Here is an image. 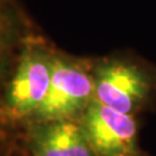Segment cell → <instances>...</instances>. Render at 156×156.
<instances>
[{
    "instance_id": "1",
    "label": "cell",
    "mask_w": 156,
    "mask_h": 156,
    "mask_svg": "<svg viewBox=\"0 0 156 156\" xmlns=\"http://www.w3.org/2000/svg\"><path fill=\"white\" fill-rule=\"evenodd\" d=\"M53 53L38 42H28L6 82L0 98V122L30 124L50 87Z\"/></svg>"
},
{
    "instance_id": "2",
    "label": "cell",
    "mask_w": 156,
    "mask_h": 156,
    "mask_svg": "<svg viewBox=\"0 0 156 156\" xmlns=\"http://www.w3.org/2000/svg\"><path fill=\"white\" fill-rule=\"evenodd\" d=\"M94 98V73L80 62L53 55L50 87L29 125L52 120H80Z\"/></svg>"
},
{
    "instance_id": "3",
    "label": "cell",
    "mask_w": 156,
    "mask_h": 156,
    "mask_svg": "<svg viewBox=\"0 0 156 156\" xmlns=\"http://www.w3.org/2000/svg\"><path fill=\"white\" fill-rule=\"evenodd\" d=\"M95 100L125 115L134 116L149 96L151 79L141 68L123 60H108L94 71Z\"/></svg>"
},
{
    "instance_id": "4",
    "label": "cell",
    "mask_w": 156,
    "mask_h": 156,
    "mask_svg": "<svg viewBox=\"0 0 156 156\" xmlns=\"http://www.w3.org/2000/svg\"><path fill=\"white\" fill-rule=\"evenodd\" d=\"M80 122L97 156H142L133 116L93 100Z\"/></svg>"
},
{
    "instance_id": "5",
    "label": "cell",
    "mask_w": 156,
    "mask_h": 156,
    "mask_svg": "<svg viewBox=\"0 0 156 156\" xmlns=\"http://www.w3.org/2000/svg\"><path fill=\"white\" fill-rule=\"evenodd\" d=\"M28 149L31 156H97L80 120L31 124Z\"/></svg>"
},
{
    "instance_id": "6",
    "label": "cell",
    "mask_w": 156,
    "mask_h": 156,
    "mask_svg": "<svg viewBox=\"0 0 156 156\" xmlns=\"http://www.w3.org/2000/svg\"><path fill=\"white\" fill-rule=\"evenodd\" d=\"M6 34L2 27L0 26V80L2 79L6 68V58H7V43Z\"/></svg>"
}]
</instances>
